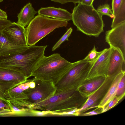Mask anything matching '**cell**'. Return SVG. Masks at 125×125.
Masks as SVG:
<instances>
[{
    "label": "cell",
    "mask_w": 125,
    "mask_h": 125,
    "mask_svg": "<svg viewBox=\"0 0 125 125\" xmlns=\"http://www.w3.org/2000/svg\"><path fill=\"white\" fill-rule=\"evenodd\" d=\"M125 22V0H123L121 4L114 17L111 25L112 28Z\"/></svg>",
    "instance_id": "cell-20"
},
{
    "label": "cell",
    "mask_w": 125,
    "mask_h": 125,
    "mask_svg": "<svg viewBox=\"0 0 125 125\" xmlns=\"http://www.w3.org/2000/svg\"><path fill=\"white\" fill-rule=\"evenodd\" d=\"M47 46L28 45L19 53L0 57V67L19 72L28 79L31 76L37 64L44 56Z\"/></svg>",
    "instance_id": "cell-1"
},
{
    "label": "cell",
    "mask_w": 125,
    "mask_h": 125,
    "mask_svg": "<svg viewBox=\"0 0 125 125\" xmlns=\"http://www.w3.org/2000/svg\"><path fill=\"white\" fill-rule=\"evenodd\" d=\"M99 114V113L98 112L96 111L95 110H93L92 111L83 114V115L84 116H90L96 115Z\"/></svg>",
    "instance_id": "cell-32"
},
{
    "label": "cell",
    "mask_w": 125,
    "mask_h": 125,
    "mask_svg": "<svg viewBox=\"0 0 125 125\" xmlns=\"http://www.w3.org/2000/svg\"><path fill=\"white\" fill-rule=\"evenodd\" d=\"M125 94L118 96H116L110 100L103 108L101 113L106 112L113 107L125 96Z\"/></svg>",
    "instance_id": "cell-24"
},
{
    "label": "cell",
    "mask_w": 125,
    "mask_h": 125,
    "mask_svg": "<svg viewBox=\"0 0 125 125\" xmlns=\"http://www.w3.org/2000/svg\"><path fill=\"white\" fill-rule=\"evenodd\" d=\"M68 24L66 21L50 18L38 14L25 28L28 45H35L55 29L66 27Z\"/></svg>",
    "instance_id": "cell-5"
},
{
    "label": "cell",
    "mask_w": 125,
    "mask_h": 125,
    "mask_svg": "<svg viewBox=\"0 0 125 125\" xmlns=\"http://www.w3.org/2000/svg\"><path fill=\"white\" fill-rule=\"evenodd\" d=\"M111 48L103 50L101 54L93 64L86 79H90L99 76H107Z\"/></svg>",
    "instance_id": "cell-10"
},
{
    "label": "cell",
    "mask_w": 125,
    "mask_h": 125,
    "mask_svg": "<svg viewBox=\"0 0 125 125\" xmlns=\"http://www.w3.org/2000/svg\"><path fill=\"white\" fill-rule=\"evenodd\" d=\"M4 0H0V2H2Z\"/></svg>",
    "instance_id": "cell-33"
},
{
    "label": "cell",
    "mask_w": 125,
    "mask_h": 125,
    "mask_svg": "<svg viewBox=\"0 0 125 125\" xmlns=\"http://www.w3.org/2000/svg\"><path fill=\"white\" fill-rule=\"evenodd\" d=\"M33 79L35 82L34 86L29 87L23 92L29 102L33 106L34 105L52 96L56 91V88L55 84L51 81L34 77Z\"/></svg>",
    "instance_id": "cell-7"
},
{
    "label": "cell",
    "mask_w": 125,
    "mask_h": 125,
    "mask_svg": "<svg viewBox=\"0 0 125 125\" xmlns=\"http://www.w3.org/2000/svg\"><path fill=\"white\" fill-rule=\"evenodd\" d=\"M96 10L102 16L106 15L112 19H113L114 17L112 9L109 5L108 4H105L99 6Z\"/></svg>",
    "instance_id": "cell-21"
},
{
    "label": "cell",
    "mask_w": 125,
    "mask_h": 125,
    "mask_svg": "<svg viewBox=\"0 0 125 125\" xmlns=\"http://www.w3.org/2000/svg\"><path fill=\"white\" fill-rule=\"evenodd\" d=\"M37 13L30 2L27 3L17 14L18 21L16 22L25 28L27 26Z\"/></svg>",
    "instance_id": "cell-16"
},
{
    "label": "cell",
    "mask_w": 125,
    "mask_h": 125,
    "mask_svg": "<svg viewBox=\"0 0 125 125\" xmlns=\"http://www.w3.org/2000/svg\"><path fill=\"white\" fill-rule=\"evenodd\" d=\"M125 76L124 75L119 82L115 92L112 96L111 100L116 96H118L125 94Z\"/></svg>",
    "instance_id": "cell-23"
},
{
    "label": "cell",
    "mask_w": 125,
    "mask_h": 125,
    "mask_svg": "<svg viewBox=\"0 0 125 125\" xmlns=\"http://www.w3.org/2000/svg\"><path fill=\"white\" fill-rule=\"evenodd\" d=\"M115 76L111 75L106 76L105 80L101 85L96 90L89 95L82 106L78 109V115L82 112L91 107L103 96L104 95Z\"/></svg>",
    "instance_id": "cell-11"
},
{
    "label": "cell",
    "mask_w": 125,
    "mask_h": 125,
    "mask_svg": "<svg viewBox=\"0 0 125 125\" xmlns=\"http://www.w3.org/2000/svg\"><path fill=\"white\" fill-rule=\"evenodd\" d=\"M103 52V50L100 52L97 51L95 46L88 55L83 59L89 62L94 63L99 57Z\"/></svg>",
    "instance_id": "cell-22"
},
{
    "label": "cell",
    "mask_w": 125,
    "mask_h": 125,
    "mask_svg": "<svg viewBox=\"0 0 125 125\" xmlns=\"http://www.w3.org/2000/svg\"><path fill=\"white\" fill-rule=\"evenodd\" d=\"M38 14L52 18L67 21L72 20V14L66 10L54 7H42L38 11Z\"/></svg>",
    "instance_id": "cell-13"
},
{
    "label": "cell",
    "mask_w": 125,
    "mask_h": 125,
    "mask_svg": "<svg viewBox=\"0 0 125 125\" xmlns=\"http://www.w3.org/2000/svg\"><path fill=\"white\" fill-rule=\"evenodd\" d=\"M51 114L49 112L43 111H40L34 109H31L30 110V116H43Z\"/></svg>",
    "instance_id": "cell-26"
},
{
    "label": "cell",
    "mask_w": 125,
    "mask_h": 125,
    "mask_svg": "<svg viewBox=\"0 0 125 125\" xmlns=\"http://www.w3.org/2000/svg\"><path fill=\"white\" fill-rule=\"evenodd\" d=\"M111 53L107 76L117 75L125 71V58L118 49L110 47Z\"/></svg>",
    "instance_id": "cell-12"
},
{
    "label": "cell",
    "mask_w": 125,
    "mask_h": 125,
    "mask_svg": "<svg viewBox=\"0 0 125 125\" xmlns=\"http://www.w3.org/2000/svg\"><path fill=\"white\" fill-rule=\"evenodd\" d=\"M58 53L44 55L36 65L31 74L34 78L52 82L55 85L72 65Z\"/></svg>",
    "instance_id": "cell-3"
},
{
    "label": "cell",
    "mask_w": 125,
    "mask_h": 125,
    "mask_svg": "<svg viewBox=\"0 0 125 125\" xmlns=\"http://www.w3.org/2000/svg\"><path fill=\"white\" fill-rule=\"evenodd\" d=\"M27 46H19L13 44L4 35L2 31H0V57L19 53L23 51Z\"/></svg>",
    "instance_id": "cell-15"
},
{
    "label": "cell",
    "mask_w": 125,
    "mask_h": 125,
    "mask_svg": "<svg viewBox=\"0 0 125 125\" xmlns=\"http://www.w3.org/2000/svg\"><path fill=\"white\" fill-rule=\"evenodd\" d=\"M2 32L8 40L13 44L27 46L25 28L14 22L5 28Z\"/></svg>",
    "instance_id": "cell-9"
},
{
    "label": "cell",
    "mask_w": 125,
    "mask_h": 125,
    "mask_svg": "<svg viewBox=\"0 0 125 125\" xmlns=\"http://www.w3.org/2000/svg\"><path fill=\"white\" fill-rule=\"evenodd\" d=\"M17 85L10 83H0V103H3L8 106L10 110L11 104L9 102L6 92Z\"/></svg>",
    "instance_id": "cell-19"
},
{
    "label": "cell",
    "mask_w": 125,
    "mask_h": 125,
    "mask_svg": "<svg viewBox=\"0 0 125 125\" xmlns=\"http://www.w3.org/2000/svg\"><path fill=\"white\" fill-rule=\"evenodd\" d=\"M93 63L83 59L73 63L55 84L56 91L76 90L80 86L79 79H86Z\"/></svg>",
    "instance_id": "cell-6"
},
{
    "label": "cell",
    "mask_w": 125,
    "mask_h": 125,
    "mask_svg": "<svg viewBox=\"0 0 125 125\" xmlns=\"http://www.w3.org/2000/svg\"><path fill=\"white\" fill-rule=\"evenodd\" d=\"M12 22L10 20L0 19V31H2L5 28L11 24Z\"/></svg>",
    "instance_id": "cell-28"
},
{
    "label": "cell",
    "mask_w": 125,
    "mask_h": 125,
    "mask_svg": "<svg viewBox=\"0 0 125 125\" xmlns=\"http://www.w3.org/2000/svg\"><path fill=\"white\" fill-rule=\"evenodd\" d=\"M8 16L6 12L0 9V19L7 20Z\"/></svg>",
    "instance_id": "cell-30"
},
{
    "label": "cell",
    "mask_w": 125,
    "mask_h": 125,
    "mask_svg": "<svg viewBox=\"0 0 125 125\" xmlns=\"http://www.w3.org/2000/svg\"><path fill=\"white\" fill-rule=\"evenodd\" d=\"M83 0H51L52 1L60 3L62 4L69 2H72L75 4L81 3Z\"/></svg>",
    "instance_id": "cell-29"
},
{
    "label": "cell",
    "mask_w": 125,
    "mask_h": 125,
    "mask_svg": "<svg viewBox=\"0 0 125 125\" xmlns=\"http://www.w3.org/2000/svg\"><path fill=\"white\" fill-rule=\"evenodd\" d=\"M28 79L21 73L11 69L0 67V83H10L19 85Z\"/></svg>",
    "instance_id": "cell-14"
},
{
    "label": "cell",
    "mask_w": 125,
    "mask_h": 125,
    "mask_svg": "<svg viewBox=\"0 0 125 125\" xmlns=\"http://www.w3.org/2000/svg\"><path fill=\"white\" fill-rule=\"evenodd\" d=\"M106 76H101L94 77L95 79L81 85L77 90L82 96L88 97L101 85Z\"/></svg>",
    "instance_id": "cell-17"
},
{
    "label": "cell",
    "mask_w": 125,
    "mask_h": 125,
    "mask_svg": "<svg viewBox=\"0 0 125 125\" xmlns=\"http://www.w3.org/2000/svg\"><path fill=\"white\" fill-rule=\"evenodd\" d=\"M72 14L73 24L77 30L85 34L97 37L103 31L104 24L102 16L93 5L78 3L74 8Z\"/></svg>",
    "instance_id": "cell-2"
},
{
    "label": "cell",
    "mask_w": 125,
    "mask_h": 125,
    "mask_svg": "<svg viewBox=\"0 0 125 125\" xmlns=\"http://www.w3.org/2000/svg\"><path fill=\"white\" fill-rule=\"evenodd\" d=\"M78 93L76 90L56 91L50 98L34 105L32 109L48 112L51 115H68L78 105Z\"/></svg>",
    "instance_id": "cell-4"
},
{
    "label": "cell",
    "mask_w": 125,
    "mask_h": 125,
    "mask_svg": "<svg viewBox=\"0 0 125 125\" xmlns=\"http://www.w3.org/2000/svg\"><path fill=\"white\" fill-rule=\"evenodd\" d=\"M94 0H83L81 2L82 4L88 5L92 6Z\"/></svg>",
    "instance_id": "cell-31"
},
{
    "label": "cell",
    "mask_w": 125,
    "mask_h": 125,
    "mask_svg": "<svg viewBox=\"0 0 125 125\" xmlns=\"http://www.w3.org/2000/svg\"><path fill=\"white\" fill-rule=\"evenodd\" d=\"M73 31V29L71 27L68 29L66 32L56 43L52 48V51L55 50L58 48L61 45L66 41H68V38L70 36Z\"/></svg>",
    "instance_id": "cell-25"
},
{
    "label": "cell",
    "mask_w": 125,
    "mask_h": 125,
    "mask_svg": "<svg viewBox=\"0 0 125 125\" xmlns=\"http://www.w3.org/2000/svg\"><path fill=\"white\" fill-rule=\"evenodd\" d=\"M124 75L125 71L121 72L115 76L106 93L98 105L99 108H103L111 100L119 82Z\"/></svg>",
    "instance_id": "cell-18"
},
{
    "label": "cell",
    "mask_w": 125,
    "mask_h": 125,
    "mask_svg": "<svg viewBox=\"0 0 125 125\" xmlns=\"http://www.w3.org/2000/svg\"><path fill=\"white\" fill-rule=\"evenodd\" d=\"M105 40L110 47L118 49L125 58V22L106 31Z\"/></svg>",
    "instance_id": "cell-8"
},
{
    "label": "cell",
    "mask_w": 125,
    "mask_h": 125,
    "mask_svg": "<svg viewBox=\"0 0 125 125\" xmlns=\"http://www.w3.org/2000/svg\"><path fill=\"white\" fill-rule=\"evenodd\" d=\"M123 0H112V10L114 17L120 7Z\"/></svg>",
    "instance_id": "cell-27"
}]
</instances>
